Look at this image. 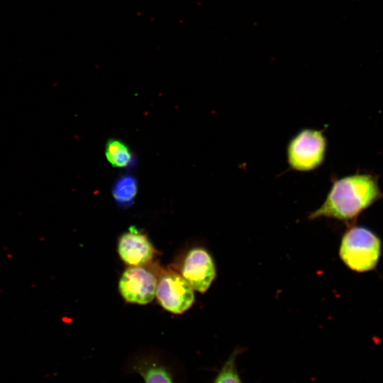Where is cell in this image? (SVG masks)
Wrapping results in <instances>:
<instances>
[{"label":"cell","mask_w":383,"mask_h":383,"mask_svg":"<svg viewBox=\"0 0 383 383\" xmlns=\"http://www.w3.org/2000/svg\"><path fill=\"white\" fill-rule=\"evenodd\" d=\"M383 198L377 177L355 174L333 182L323 204L309 215L310 220L327 217L348 222Z\"/></svg>","instance_id":"1"},{"label":"cell","mask_w":383,"mask_h":383,"mask_svg":"<svg viewBox=\"0 0 383 383\" xmlns=\"http://www.w3.org/2000/svg\"><path fill=\"white\" fill-rule=\"evenodd\" d=\"M382 243L378 235L361 226L350 228L343 235L339 255L344 264L357 272L374 270L381 255Z\"/></svg>","instance_id":"2"},{"label":"cell","mask_w":383,"mask_h":383,"mask_svg":"<svg viewBox=\"0 0 383 383\" xmlns=\"http://www.w3.org/2000/svg\"><path fill=\"white\" fill-rule=\"evenodd\" d=\"M326 145V138L321 131L301 130L287 145V159L290 168L299 172L316 170L324 161Z\"/></svg>","instance_id":"3"},{"label":"cell","mask_w":383,"mask_h":383,"mask_svg":"<svg viewBox=\"0 0 383 383\" xmlns=\"http://www.w3.org/2000/svg\"><path fill=\"white\" fill-rule=\"evenodd\" d=\"M155 295L165 310L176 314L187 311L194 301L193 288L182 276L174 272H168L160 278Z\"/></svg>","instance_id":"4"},{"label":"cell","mask_w":383,"mask_h":383,"mask_svg":"<svg viewBox=\"0 0 383 383\" xmlns=\"http://www.w3.org/2000/svg\"><path fill=\"white\" fill-rule=\"evenodd\" d=\"M118 288L126 301L146 304L155 296L157 279L155 275L145 268L132 266L123 272Z\"/></svg>","instance_id":"5"},{"label":"cell","mask_w":383,"mask_h":383,"mask_svg":"<svg viewBox=\"0 0 383 383\" xmlns=\"http://www.w3.org/2000/svg\"><path fill=\"white\" fill-rule=\"evenodd\" d=\"M211 255L204 248L190 250L182 264V274L193 289L204 293L216 277Z\"/></svg>","instance_id":"6"},{"label":"cell","mask_w":383,"mask_h":383,"mask_svg":"<svg viewBox=\"0 0 383 383\" xmlns=\"http://www.w3.org/2000/svg\"><path fill=\"white\" fill-rule=\"evenodd\" d=\"M118 252L126 264L140 266L152 260L155 249L145 234L131 226L120 237Z\"/></svg>","instance_id":"7"},{"label":"cell","mask_w":383,"mask_h":383,"mask_svg":"<svg viewBox=\"0 0 383 383\" xmlns=\"http://www.w3.org/2000/svg\"><path fill=\"white\" fill-rule=\"evenodd\" d=\"M130 369L140 375L145 383H174L170 369L154 357L136 358L131 363Z\"/></svg>","instance_id":"8"},{"label":"cell","mask_w":383,"mask_h":383,"mask_svg":"<svg viewBox=\"0 0 383 383\" xmlns=\"http://www.w3.org/2000/svg\"><path fill=\"white\" fill-rule=\"evenodd\" d=\"M105 155L109 163L115 167L131 168L135 164L134 154L120 140L109 139L106 145Z\"/></svg>","instance_id":"9"},{"label":"cell","mask_w":383,"mask_h":383,"mask_svg":"<svg viewBox=\"0 0 383 383\" xmlns=\"http://www.w3.org/2000/svg\"><path fill=\"white\" fill-rule=\"evenodd\" d=\"M138 192V182L134 176L123 175L114 182L112 194L116 202L121 207L130 206Z\"/></svg>","instance_id":"10"},{"label":"cell","mask_w":383,"mask_h":383,"mask_svg":"<svg viewBox=\"0 0 383 383\" xmlns=\"http://www.w3.org/2000/svg\"><path fill=\"white\" fill-rule=\"evenodd\" d=\"M241 351V349L235 348L231 353L212 383H243L236 366V360Z\"/></svg>","instance_id":"11"}]
</instances>
